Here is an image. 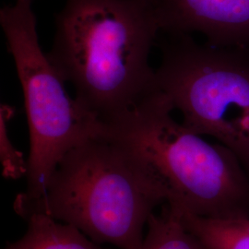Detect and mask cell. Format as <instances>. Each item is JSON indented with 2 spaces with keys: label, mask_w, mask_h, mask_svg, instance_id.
<instances>
[{
  "label": "cell",
  "mask_w": 249,
  "mask_h": 249,
  "mask_svg": "<svg viewBox=\"0 0 249 249\" xmlns=\"http://www.w3.org/2000/svg\"><path fill=\"white\" fill-rule=\"evenodd\" d=\"M15 116V108L7 104L0 107V161L2 175L8 179H19L26 177L28 160L11 142L8 124Z\"/></svg>",
  "instance_id": "obj_10"
},
{
  "label": "cell",
  "mask_w": 249,
  "mask_h": 249,
  "mask_svg": "<svg viewBox=\"0 0 249 249\" xmlns=\"http://www.w3.org/2000/svg\"><path fill=\"white\" fill-rule=\"evenodd\" d=\"M142 249H208L195 234L187 230L180 214L166 205L160 214L151 215Z\"/></svg>",
  "instance_id": "obj_9"
},
{
  "label": "cell",
  "mask_w": 249,
  "mask_h": 249,
  "mask_svg": "<svg viewBox=\"0 0 249 249\" xmlns=\"http://www.w3.org/2000/svg\"><path fill=\"white\" fill-rule=\"evenodd\" d=\"M187 230L208 249H249V217L216 219L180 214Z\"/></svg>",
  "instance_id": "obj_8"
},
{
  "label": "cell",
  "mask_w": 249,
  "mask_h": 249,
  "mask_svg": "<svg viewBox=\"0 0 249 249\" xmlns=\"http://www.w3.org/2000/svg\"><path fill=\"white\" fill-rule=\"evenodd\" d=\"M25 221L26 233L5 249H104L77 227L46 214H33Z\"/></svg>",
  "instance_id": "obj_7"
},
{
  "label": "cell",
  "mask_w": 249,
  "mask_h": 249,
  "mask_svg": "<svg viewBox=\"0 0 249 249\" xmlns=\"http://www.w3.org/2000/svg\"><path fill=\"white\" fill-rule=\"evenodd\" d=\"M0 24L21 84L30 133L26 189L15 198L16 211L40 201L63 157L103 135L104 124L71 97L66 81L44 53L33 0H15L1 9Z\"/></svg>",
  "instance_id": "obj_4"
},
{
  "label": "cell",
  "mask_w": 249,
  "mask_h": 249,
  "mask_svg": "<svg viewBox=\"0 0 249 249\" xmlns=\"http://www.w3.org/2000/svg\"><path fill=\"white\" fill-rule=\"evenodd\" d=\"M160 32L150 0H66L47 55L106 124L158 89L150 54Z\"/></svg>",
  "instance_id": "obj_1"
},
{
  "label": "cell",
  "mask_w": 249,
  "mask_h": 249,
  "mask_svg": "<svg viewBox=\"0 0 249 249\" xmlns=\"http://www.w3.org/2000/svg\"><path fill=\"white\" fill-rule=\"evenodd\" d=\"M160 32L199 34L216 46L249 49V0H150Z\"/></svg>",
  "instance_id": "obj_6"
},
{
  "label": "cell",
  "mask_w": 249,
  "mask_h": 249,
  "mask_svg": "<svg viewBox=\"0 0 249 249\" xmlns=\"http://www.w3.org/2000/svg\"><path fill=\"white\" fill-rule=\"evenodd\" d=\"M167 195L132 158L105 135L69 151L50 178L45 196L16 213H44L71 224L98 244L142 249L143 229Z\"/></svg>",
  "instance_id": "obj_3"
},
{
  "label": "cell",
  "mask_w": 249,
  "mask_h": 249,
  "mask_svg": "<svg viewBox=\"0 0 249 249\" xmlns=\"http://www.w3.org/2000/svg\"><path fill=\"white\" fill-rule=\"evenodd\" d=\"M155 71L158 89L182 114V124L216 139L249 175V49L169 36Z\"/></svg>",
  "instance_id": "obj_5"
},
{
  "label": "cell",
  "mask_w": 249,
  "mask_h": 249,
  "mask_svg": "<svg viewBox=\"0 0 249 249\" xmlns=\"http://www.w3.org/2000/svg\"><path fill=\"white\" fill-rule=\"evenodd\" d=\"M160 89L104 124L144 173L162 187L170 208L216 219L249 217V175L222 144L206 142L172 116Z\"/></svg>",
  "instance_id": "obj_2"
}]
</instances>
